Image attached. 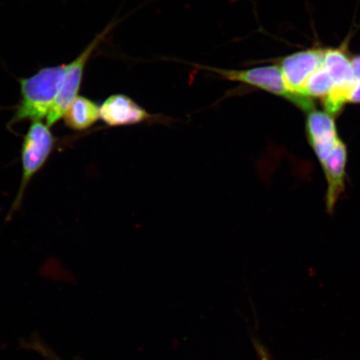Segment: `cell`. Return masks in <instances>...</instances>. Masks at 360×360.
<instances>
[{
    "instance_id": "obj_1",
    "label": "cell",
    "mask_w": 360,
    "mask_h": 360,
    "mask_svg": "<svg viewBox=\"0 0 360 360\" xmlns=\"http://www.w3.org/2000/svg\"><path fill=\"white\" fill-rule=\"evenodd\" d=\"M68 65L44 68L30 78L20 80L21 100L11 124L26 120H41L55 103Z\"/></svg>"
},
{
    "instance_id": "obj_2",
    "label": "cell",
    "mask_w": 360,
    "mask_h": 360,
    "mask_svg": "<svg viewBox=\"0 0 360 360\" xmlns=\"http://www.w3.org/2000/svg\"><path fill=\"white\" fill-rule=\"evenodd\" d=\"M199 69L212 72L224 79L235 81L264 90L277 96L286 98L304 111L314 110L312 98L297 96L287 89L280 67L268 65L252 68L249 70H226L219 68L197 65Z\"/></svg>"
},
{
    "instance_id": "obj_3",
    "label": "cell",
    "mask_w": 360,
    "mask_h": 360,
    "mask_svg": "<svg viewBox=\"0 0 360 360\" xmlns=\"http://www.w3.org/2000/svg\"><path fill=\"white\" fill-rule=\"evenodd\" d=\"M56 139L51 132V127L41 120H34L31 123L24 141H22V181L12 210L19 208L27 186L31 179L42 169L55 148Z\"/></svg>"
},
{
    "instance_id": "obj_4",
    "label": "cell",
    "mask_w": 360,
    "mask_h": 360,
    "mask_svg": "<svg viewBox=\"0 0 360 360\" xmlns=\"http://www.w3.org/2000/svg\"><path fill=\"white\" fill-rule=\"evenodd\" d=\"M323 65L330 74L334 88L323 98L326 112L332 116L340 114L345 103L348 102L355 77L351 60L340 49H323Z\"/></svg>"
},
{
    "instance_id": "obj_5",
    "label": "cell",
    "mask_w": 360,
    "mask_h": 360,
    "mask_svg": "<svg viewBox=\"0 0 360 360\" xmlns=\"http://www.w3.org/2000/svg\"><path fill=\"white\" fill-rule=\"evenodd\" d=\"M114 25H110L98 34L89 46L80 53L77 58L68 65L64 80L61 85L60 93L55 103H53L51 111H49L47 118V124L51 127L60 120L65 111L68 110L72 103L79 96L81 83H82L84 68L86 66L89 58L97 49L98 45L105 39V36L109 34Z\"/></svg>"
},
{
    "instance_id": "obj_6",
    "label": "cell",
    "mask_w": 360,
    "mask_h": 360,
    "mask_svg": "<svg viewBox=\"0 0 360 360\" xmlns=\"http://www.w3.org/2000/svg\"><path fill=\"white\" fill-rule=\"evenodd\" d=\"M323 49H311L282 58L281 70L286 87L292 94L303 96L305 81L323 65Z\"/></svg>"
},
{
    "instance_id": "obj_7",
    "label": "cell",
    "mask_w": 360,
    "mask_h": 360,
    "mask_svg": "<svg viewBox=\"0 0 360 360\" xmlns=\"http://www.w3.org/2000/svg\"><path fill=\"white\" fill-rule=\"evenodd\" d=\"M308 112L306 129L309 141L323 164L335 150L340 139L338 136L335 120L331 115L315 110Z\"/></svg>"
},
{
    "instance_id": "obj_8",
    "label": "cell",
    "mask_w": 360,
    "mask_h": 360,
    "mask_svg": "<svg viewBox=\"0 0 360 360\" xmlns=\"http://www.w3.org/2000/svg\"><path fill=\"white\" fill-rule=\"evenodd\" d=\"M100 118L110 127L146 122L154 116L124 94H112L100 107Z\"/></svg>"
},
{
    "instance_id": "obj_9",
    "label": "cell",
    "mask_w": 360,
    "mask_h": 360,
    "mask_svg": "<svg viewBox=\"0 0 360 360\" xmlns=\"http://www.w3.org/2000/svg\"><path fill=\"white\" fill-rule=\"evenodd\" d=\"M347 162V150L343 142H338L335 150L322 164L328 182L327 208L334 209L335 205L344 188L345 166Z\"/></svg>"
},
{
    "instance_id": "obj_10",
    "label": "cell",
    "mask_w": 360,
    "mask_h": 360,
    "mask_svg": "<svg viewBox=\"0 0 360 360\" xmlns=\"http://www.w3.org/2000/svg\"><path fill=\"white\" fill-rule=\"evenodd\" d=\"M68 128L83 131L100 119V107L84 96H77L62 117Z\"/></svg>"
},
{
    "instance_id": "obj_11",
    "label": "cell",
    "mask_w": 360,
    "mask_h": 360,
    "mask_svg": "<svg viewBox=\"0 0 360 360\" xmlns=\"http://www.w3.org/2000/svg\"><path fill=\"white\" fill-rule=\"evenodd\" d=\"M334 88L330 74L322 65L305 81L302 89L304 96L314 98H326Z\"/></svg>"
},
{
    "instance_id": "obj_12",
    "label": "cell",
    "mask_w": 360,
    "mask_h": 360,
    "mask_svg": "<svg viewBox=\"0 0 360 360\" xmlns=\"http://www.w3.org/2000/svg\"><path fill=\"white\" fill-rule=\"evenodd\" d=\"M22 346L25 348L32 349L34 352L41 355L45 360H64L61 357L58 356L55 351L43 343L41 340L35 339V338H33V339H31L28 342H26V343Z\"/></svg>"
},
{
    "instance_id": "obj_13",
    "label": "cell",
    "mask_w": 360,
    "mask_h": 360,
    "mask_svg": "<svg viewBox=\"0 0 360 360\" xmlns=\"http://www.w3.org/2000/svg\"><path fill=\"white\" fill-rule=\"evenodd\" d=\"M351 103H360V80H355L352 90H351L349 101Z\"/></svg>"
},
{
    "instance_id": "obj_14",
    "label": "cell",
    "mask_w": 360,
    "mask_h": 360,
    "mask_svg": "<svg viewBox=\"0 0 360 360\" xmlns=\"http://www.w3.org/2000/svg\"><path fill=\"white\" fill-rule=\"evenodd\" d=\"M351 64L353 66L355 80H360V56L353 58Z\"/></svg>"
}]
</instances>
